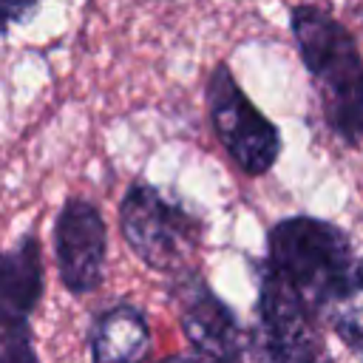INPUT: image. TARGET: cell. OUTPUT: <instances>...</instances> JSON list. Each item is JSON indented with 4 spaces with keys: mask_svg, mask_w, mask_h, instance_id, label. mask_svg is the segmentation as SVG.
I'll list each match as a JSON object with an SVG mask.
<instances>
[{
    "mask_svg": "<svg viewBox=\"0 0 363 363\" xmlns=\"http://www.w3.org/2000/svg\"><path fill=\"white\" fill-rule=\"evenodd\" d=\"M252 267L275 278L363 357V255L340 224L312 213L284 216L267 230L264 255Z\"/></svg>",
    "mask_w": 363,
    "mask_h": 363,
    "instance_id": "obj_1",
    "label": "cell"
},
{
    "mask_svg": "<svg viewBox=\"0 0 363 363\" xmlns=\"http://www.w3.org/2000/svg\"><path fill=\"white\" fill-rule=\"evenodd\" d=\"M286 14L323 128L340 147H363V51L357 37L318 3H295Z\"/></svg>",
    "mask_w": 363,
    "mask_h": 363,
    "instance_id": "obj_2",
    "label": "cell"
},
{
    "mask_svg": "<svg viewBox=\"0 0 363 363\" xmlns=\"http://www.w3.org/2000/svg\"><path fill=\"white\" fill-rule=\"evenodd\" d=\"M119 233L128 250L153 272L179 275L190 267L204 238V221L182 201L167 199L156 184L133 179L116 207Z\"/></svg>",
    "mask_w": 363,
    "mask_h": 363,
    "instance_id": "obj_3",
    "label": "cell"
},
{
    "mask_svg": "<svg viewBox=\"0 0 363 363\" xmlns=\"http://www.w3.org/2000/svg\"><path fill=\"white\" fill-rule=\"evenodd\" d=\"M204 108L221 150L238 173L261 179L278 164L284 150L281 128L247 96L224 60L204 79Z\"/></svg>",
    "mask_w": 363,
    "mask_h": 363,
    "instance_id": "obj_4",
    "label": "cell"
},
{
    "mask_svg": "<svg viewBox=\"0 0 363 363\" xmlns=\"http://www.w3.org/2000/svg\"><path fill=\"white\" fill-rule=\"evenodd\" d=\"M170 301L190 346V363H250L252 337L196 267L170 278Z\"/></svg>",
    "mask_w": 363,
    "mask_h": 363,
    "instance_id": "obj_5",
    "label": "cell"
},
{
    "mask_svg": "<svg viewBox=\"0 0 363 363\" xmlns=\"http://www.w3.org/2000/svg\"><path fill=\"white\" fill-rule=\"evenodd\" d=\"M60 284L68 295L82 298L102 286L108 264V224L88 196H68L51 227Z\"/></svg>",
    "mask_w": 363,
    "mask_h": 363,
    "instance_id": "obj_6",
    "label": "cell"
},
{
    "mask_svg": "<svg viewBox=\"0 0 363 363\" xmlns=\"http://www.w3.org/2000/svg\"><path fill=\"white\" fill-rule=\"evenodd\" d=\"M258 278V343L264 363H332L320 320L289 295L275 278L255 269Z\"/></svg>",
    "mask_w": 363,
    "mask_h": 363,
    "instance_id": "obj_7",
    "label": "cell"
},
{
    "mask_svg": "<svg viewBox=\"0 0 363 363\" xmlns=\"http://www.w3.org/2000/svg\"><path fill=\"white\" fill-rule=\"evenodd\" d=\"M45 295V258L37 230H26L11 247L0 250V332L31 326Z\"/></svg>",
    "mask_w": 363,
    "mask_h": 363,
    "instance_id": "obj_8",
    "label": "cell"
},
{
    "mask_svg": "<svg viewBox=\"0 0 363 363\" xmlns=\"http://www.w3.org/2000/svg\"><path fill=\"white\" fill-rule=\"evenodd\" d=\"M91 363H142L150 352V323L139 303L116 301L96 312L88 332Z\"/></svg>",
    "mask_w": 363,
    "mask_h": 363,
    "instance_id": "obj_9",
    "label": "cell"
},
{
    "mask_svg": "<svg viewBox=\"0 0 363 363\" xmlns=\"http://www.w3.org/2000/svg\"><path fill=\"white\" fill-rule=\"evenodd\" d=\"M0 363H40L31 326L0 332Z\"/></svg>",
    "mask_w": 363,
    "mask_h": 363,
    "instance_id": "obj_10",
    "label": "cell"
},
{
    "mask_svg": "<svg viewBox=\"0 0 363 363\" xmlns=\"http://www.w3.org/2000/svg\"><path fill=\"white\" fill-rule=\"evenodd\" d=\"M45 0H0V37H9L11 28L26 26Z\"/></svg>",
    "mask_w": 363,
    "mask_h": 363,
    "instance_id": "obj_11",
    "label": "cell"
},
{
    "mask_svg": "<svg viewBox=\"0 0 363 363\" xmlns=\"http://www.w3.org/2000/svg\"><path fill=\"white\" fill-rule=\"evenodd\" d=\"M159 363H190V357H184V354H170V357H164V360H159Z\"/></svg>",
    "mask_w": 363,
    "mask_h": 363,
    "instance_id": "obj_12",
    "label": "cell"
},
{
    "mask_svg": "<svg viewBox=\"0 0 363 363\" xmlns=\"http://www.w3.org/2000/svg\"><path fill=\"white\" fill-rule=\"evenodd\" d=\"M360 17H363V9H360Z\"/></svg>",
    "mask_w": 363,
    "mask_h": 363,
    "instance_id": "obj_13",
    "label": "cell"
}]
</instances>
